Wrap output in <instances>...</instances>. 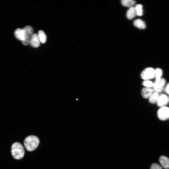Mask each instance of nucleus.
<instances>
[{
    "instance_id": "f8f14e48",
    "label": "nucleus",
    "mask_w": 169,
    "mask_h": 169,
    "mask_svg": "<svg viewBox=\"0 0 169 169\" xmlns=\"http://www.w3.org/2000/svg\"><path fill=\"white\" fill-rule=\"evenodd\" d=\"M137 16L135 7H130L127 13V17L129 20H132Z\"/></svg>"
},
{
    "instance_id": "39448f33",
    "label": "nucleus",
    "mask_w": 169,
    "mask_h": 169,
    "mask_svg": "<svg viewBox=\"0 0 169 169\" xmlns=\"http://www.w3.org/2000/svg\"><path fill=\"white\" fill-rule=\"evenodd\" d=\"M23 29L25 32V38L22 42L24 45L27 46L29 44L30 39L33 34V29L31 27L27 26Z\"/></svg>"
},
{
    "instance_id": "f257e3e1",
    "label": "nucleus",
    "mask_w": 169,
    "mask_h": 169,
    "mask_svg": "<svg viewBox=\"0 0 169 169\" xmlns=\"http://www.w3.org/2000/svg\"><path fill=\"white\" fill-rule=\"evenodd\" d=\"M40 143L38 138L34 136L31 135L27 137L24 142V145L26 149L31 152L35 150Z\"/></svg>"
},
{
    "instance_id": "7ed1b4c3",
    "label": "nucleus",
    "mask_w": 169,
    "mask_h": 169,
    "mask_svg": "<svg viewBox=\"0 0 169 169\" xmlns=\"http://www.w3.org/2000/svg\"><path fill=\"white\" fill-rule=\"evenodd\" d=\"M166 83L165 79L161 78L159 79L155 80L153 83V89L154 92L158 93L161 92L164 89V87Z\"/></svg>"
},
{
    "instance_id": "f3484780",
    "label": "nucleus",
    "mask_w": 169,
    "mask_h": 169,
    "mask_svg": "<svg viewBox=\"0 0 169 169\" xmlns=\"http://www.w3.org/2000/svg\"><path fill=\"white\" fill-rule=\"evenodd\" d=\"M135 7L137 16H141L142 15L143 10L142 6L140 4H138L136 5Z\"/></svg>"
},
{
    "instance_id": "20e7f679",
    "label": "nucleus",
    "mask_w": 169,
    "mask_h": 169,
    "mask_svg": "<svg viewBox=\"0 0 169 169\" xmlns=\"http://www.w3.org/2000/svg\"><path fill=\"white\" fill-rule=\"evenodd\" d=\"M141 78L145 80H149L155 77V70L152 68H147L141 74Z\"/></svg>"
},
{
    "instance_id": "2eb2a0df",
    "label": "nucleus",
    "mask_w": 169,
    "mask_h": 169,
    "mask_svg": "<svg viewBox=\"0 0 169 169\" xmlns=\"http://www.w3.org/2000/svg\"><path fill=\"white\" fill-rule=\"evenodd\" d=\"M136 2L133 0H122L121 3L123 6L126 7H131L135 4Z\"/></svg>"
},
{
    "instance_id": "6e6552de",
    "label": "nucleus",
    "mask_w": 169,
    "mask_h": 169,
    "mask_svg": "<svg viewBox=\"0 0 169 169\" xmlns=\"http://www.w3.org/2000/svg\"><path fill=\"white\" fill-rule=\"evenodd\" d=\"M41 41L38 34H33L30 40L29 44L34 48H37L40 46Z\"/></svg>"
},
{
    "instance_id": "412c9836",
    "label": "nucleus",
    "mask_w": 169,
    "mask_h": 169,
    "mask_svg": "<svg viewBox=\"0 0 169 169\" xmlns=\"http://www.w3.org/2000/svg\"><path fill=\"white\" fill-rule=\"evenodd\" d=\"M164 90L167 94L169 95V83L167 84L164 89Z\"/></svg>"
},
{
    "instance_id": "9d476101",
    "label": "nucleus",
    "mask_w": 169,
    "mask_h": 169,
    "mask_svg": "<svg viewBox=\"0 0 169 169\" xmlns=\"http://www.w3.org/2000/svg\"><path fill=\"white\" fill-rule=\"evenodd\" d=\"M159 161L162 167L166 169L169 168V159L168 157L164 156H161Z\"/></svg>"
},
{
    "instance_id": "9b49d317",
    "label": "nucleus",
    "mask_w": 169,
    "mask_h": 169,
    "mask_svg": "<svg viewBox=\"0 0 169 169\" xmlns=\"http://www.w3.org/2000/svg\"><path fill=\"white\" fill-rule=\"evenodd\" d=\"M16 37L19 40L23 41L25 39V33L23 29H17L15 32Z\"/></svg>"
},
{
    "instance_id": "a211bd4d",
    "label": "nucleus",
    "mask_w": 169,
    "mask_h": 169,
    "mask_svg": "<svg viewBox=\"0 0 169 169\" xmlns=\"http://www.w3.org/2000/svg\"><path fill=\"white\" fill-rule=\"evenodd\" d=\"M162 75V70L159 68H156L155 70V77L156 80L160 79Z\"/></svg>"
},
{
    "instance_id": "4be33fe9",
    "label": "nucleus",
    "mask_w": 169,
    "mask_h": 169,
    "mask_svg": "<svg viewBox=\"0 0 169 169\" xmlns=\"http://www.w3.org/2000/svg\"></svg>"
},
{
    "instance_id": "aec40b11",
    "label": "nucleus",
    "mask_w": 169,
    "mask_h": 169,
    "mask_svg": "<svg viewBox=\"0 0 169 169\" xmlns=\"http://www.w3.org/2000/svg\"><path fill=\"white\" fill-rule=\"evenodd\" d=\"M151 169H162V167L159 164L157 163H153L152 165Z\"/></svg>"
},
{
    "instance_id": "0eeeda50",
    "label": "nucleus",
    "mask_w": 169,
    "mask_h": 169,
    "mask_svg": "<svg viewBox=\"0 0 169 169\" xmlns=\"http://www.w3.org/2000/svg\"><path fill=\"white\" fill-rule=\"evenodd\" d=\"M169 102V98L165 94H162L159 95L157 103V106L162 107L166 106Z\"/></svg>"
},
{
    "instance_id": "6ab92c4d",
    "label": "nucleus",
    "mask_w": 169,
    "mask_h": 169,
    "mask_svg": "<svg viewBox=\"0 0 169 169\" xmlns=\"http://www.w3.org/2000/svg\"><path fill=\"white\" fill-rule=\"evenodd\" d=\"M142 85L145 88H152L153 87V83L149 80H145L142 82Z\"/></svg>"
},
{
    "instance_id": "dca6fc26",
    "label": "nucleus",
    "mask_w": 169,
    "mask_h": 169,
    "mask_svg": "<svg viewBox=\"0 0 169 169\" xmlns=\"http://www.w3.org/2000/svg\"><path fill=\"white\" fill-rule=\"evenodd\" d=\"M38 35L41 42L45 43L46 41V36L44 32L42 30H40L38 32Z\"/></svg>"
},
{
    "instance_id": "f03ea898",
    "label": "nucleus",
    "mask_w": 169,
    "mask_h": 169,
    "mask_svg": "<svg viewBox=\"0 0 169 169\" xmlns=\"http://www.w3.org/2000/svg\"><path fill=\"white\" fill-rule=\"evenodd\" d=\"M25 151L22 144L18 142L14 143L12 147V153L14 158L16 159L22 158L25 155Z\"/></svg>"
},
{
    "instance_id": "ddd939ff",
    "label": "nucleus",
    "mask_w": 169,
    "mask_h": 169,
    "mask_svg": "<svg viewBox=\"0 0 169 169\" xmlns=\"http://www.w3.org/2000/svg\"><path fill=\"white\" fill-rule=\"evenodd\" d=\"M134 25L135 27L140 29H143L146 27L145 22L139 19L135 20L134 22Z\"/></svg>"
},
{
    "instance_id": "4468645a",
    "label": "nucleus",
    "mask_w": 169,
    "mask_h": 169,
    "mask_svg": "<svg viewBox=\"0 0 169 169\" xmlns=\"http://www.w3.org/2000/svg\"><path fill=\"white\" fill-rule=\"evenodd\" d=\"M159 96L158 93L154 92L148 98L149 102L152 104L157 103Z\"/></svg>"
},
{
    "instance_id": "423d86ee",
    "label": "nucleus",
    "mask_w": 169,
    "mask_h": 169,
    "mask_svg": "<svg viewBox=\"0 0 169 169\" xmlns=\"http://www.w3.org/2000/svg\"><path fill=\"white\" fill-rule=\"evenodd\" d=\"M157 115L158 118L162 121L169 119V108L166 106L161 107L157 112Z\"/></svg>"
},
{
    "instance_id": "1a4fd4ad",
    "label": "nucleus",
    "mask_w": 169,
    "mask_h": 169,
    "mask_svg": "<svg viewBox=\"0 0 169 169\" xmlns=\"http://www.w3.org/2000/svg\"><path fill=\"white\" fill-rule=\"evenodd\" d=\"M153 92L154 91L153 89L144 88L142 89L141 94L142 97L146 99L149 98Z\"/></svg>"
}]
</instances>
